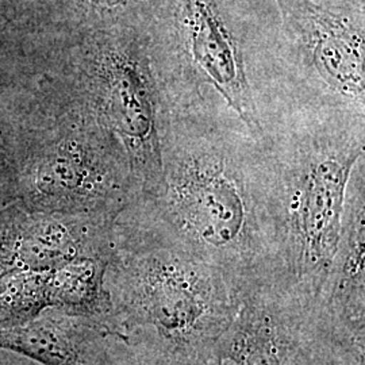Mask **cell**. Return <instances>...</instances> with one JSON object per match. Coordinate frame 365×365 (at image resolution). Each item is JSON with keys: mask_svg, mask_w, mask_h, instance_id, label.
I'll use <instances>...</instances> for the list:
<instances>
[{"mask_svg": "<svg viewBox=\"0 0 365 365\" xmlns=\"http://www.w3.org/2000/svg\"><path fill=\"white\" fill-rule=\"evenodd\" d=\"M134 202L240 299L291 283L265 146L226 107L164 111L160 182Z\"/></svg>", "mask_w": 365, "mask_h": 365, "instance_id": "cell-1", "label": "cell"}, {"mask_svg": "<svg viewBox=\"0 0 365 365\" xmlns=\"http://www.w3.org/2000/svg\"><path fill=\"white\" fill-rule=\"evenodd\" d=\"M148 36L164 111L223 106L262 138L291 106L274 0H161Z\"/></svg>", "mask_w": 365, "mask_h": 365, "instance_id": "cell-2", "label": "cell"}, {"mask_svg": "<svg viewBox=\"0 0 365 365\" xmlns=\"http://www.w3.org/2000/svg\"><path fill=\"white\" fill-rule=\"evenodd\" d=\"M13 123L15 200L34 212L118 217L140 196L117 143L25 53L0 58Z\"/></svg>", "mask_w": 365, "mask_h": 365, "instance_id": "cell-3", "label": "cell"}, {"mask_svg": "<svg viewBox=\"0 0 365 365\" xmlns=\"http://www.w3.org/2000/svg\"><path fill=\"white\" fill-rule=\"evenodd\" d=\"M105 286L113 324L133 348L178 365H206L241 299L133 200L114 222Z\"/></svg>", "mask_w": 365, "mask_h": 365, "instance_id": "cell-4", "label": "cell"}, {"mask_svg": "<svg viewBox=\"0 0 365 365\" xmlns=\"http://www.w3.org/2000/svg\"><path fill=\"white\" fill-rule=\"evenodd\" d=\"M261 140L274 176L288 277L318 297L339 245L352 172L365 158V118L291 105Z\"/></svg>", "mask_w": 365, "mask_h": 365, "instance_id": "cell-5", "label": "cell"}, {"mask_svg": "<svg viewBox=\"0 0 365 365\" xmlns=\"http://www.w3.org/2000/svg\"><path fill=\"white\" fill-rule=\"evenodd\" d=\"M26 52L117 143L140 196L150 195L161 176L164 106L148 29L42 33Z\"/></svg>", "mask_w": 365, "mask_h": 365, "instance_id": "cell-6", "label": "cell"}, {"mask_svg": "<svg viewBox=\"0 0 365 365\" xmlns=\"http://www.w3.org/2000/svg\"><path fill=\"white\" fill-rule=\"evenodd\" d=\"M291 105L365 118L364 0H274Z\"/></svg>", "mask_w": 365, "mask_h": 365, "instance_id": "cell-7", "label": "cell"}, {"mask_svg": "<svg viewBox=\"0 0 365 365\" xmlns=\"http://www.w3.org/2000/svg\"><path fill=\"white\" fill-rule=\"evenodd\" d=\"M217 352L235 365H365V345L289 282L242 298Z\"/></svg>", "mask_w": 365, "mask_h": 365, "instance_id": "cell-8", "label": "cell"}, {"mask_svg": "<svg viewBox=\"0 0 365 365\" xmlns=\"http://www.w3.org/2000/svg\"><path fill=\"white\" fill-rule=\"evenodd\" d=\"M117 217L34 212L18 202L0 206V279L48 272L83 256L110 255Z\"/></svg>", "mask_w": 365, "mask_h": 365, "instance_id": "cell-9", "label": "cell"}, {"mask_svg": "<svg viewBox=\"0 0 365 365\" xmlns=\"http://www.w3.org/2000/svg\"><path fill=\"white\" fill-rule=\"evenodd\" d=\"M0 349L39 365H131L135 359V349L113 325L57 309L0 327Z\"/></svg>", "mask_w": 365, "mask_h": 365, "instance_id": "cell-10", "label": "cell"}, {"mask_svg": "<svg viewBox=\"0 0 365 365\" xmlns=\"http://www.w3.org/2000/svg\"><path fill=\"white\" fill-rule=\"evenodd\" d=\"M318 299L349 337L365 345V158L352 172L339 245Z\"/></svg>", "mask_w": 365, "mask_h": 365, "instance_id": "cell-11", "label": "cell"}, {"mask_svg": "<svg viewBox=\"0 0 365 365\" xmlns=\"http://www.w3.org/2000/svg\"><path fill=\"white\" fill-rule=\"evenodd\" d=\"M48 30L78 34L111 27H149L161 0H36Z\"/></svg>", "mask_w": 365, "mask_h": 365, "instance_id": "cell-12", "label": "cell"}, {"mask_svg": "<svg viewBox=\"0 0 365 365\" xmlns=\"http://www.w3.org/2000/svg\"><path fill=\"white\" fill-rule=\"evenodd\" d=\"M45 31L36 0H0V57Z\"/></svg>", "mask_w": 365, "mask_h": 365, "instance_id": "cell-13", "label": "cell"}, {"mask_svg": "<svg viewBox=\"0 0 365 365\" xmlns=\"http://www.w3.org/2000/svg\"><path fill=\"white\" fill-rule=\"evenodd\" d=\"M16 145L13 123L0 111V206L15 200Z\"/></svg>", "mask_w": 365, "mask_h": 365, "instance_id": "cell-14", "label": "cell"}, {"mask_svg": "<svg viewBox=\"0 0 365 365\" xmlns=\"http://www.w3.org/2000/svg\"><path fill=\"white\" fill-rule=\"evenodd\" d=\"M135 349V348H134ZM131 365H178L170 361L168 359H164L161 356H157L153 353L145 352L135 349V359Z\"/></svg>", "mask_w": 365, "mask_h": 365, "instance_id": "cell-15", "label": "cell"}, {"mask_svg": "<svg viewBox=\"0 0 365 365\" xmlns=\"http://www.w3.org/2000/svg\"><path fill=\"white\" fill-rule=\"evenodd\" d=\"M207 365H235V363H232V361H227V360H221V359H215V360H212L211 363H209Z\"/></svg>", "mask_w": 365, "mask_h": 365, "instance_id": "cell-16", "label": "cell"}]
</instances>
